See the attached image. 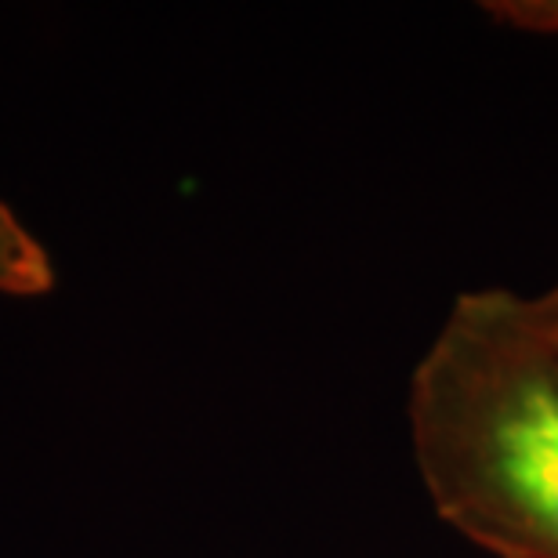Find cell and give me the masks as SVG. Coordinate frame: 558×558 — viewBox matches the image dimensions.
I'll return each instance as SVG.
<instances>
[{"mask_svg":"<svg viewBox=\"0 0 558 558\" xmlns=\"http://www.w3.org/2000/svg\"><path fill=\"white\" fill-rule=\"evenodd\" d=\"M526 308H530L533 327L541 333V341L548 344V352L558 363V279L544 290H537V294H526Z\"/></svg>","mask_w":558,"mask_h":558,"instance_id":"4","label":"cell"},{"mask_svg":"<svg viewBox=\"0 0 558 558\" xmlns=\"http://www.w3.org/2000/svg\"><path fill=\"white\" fill-rule=\"evenodd\" d=\"M54 262L44 240L33 232L19 210L0 199V294L40 298L54 290Z\"/></svg>","mask_w":558,"mask_h":558,"instance_id":"2","label":"cell"},{"mask_svg":"<svg viewBox=\"0 0 558 558\" xmlns=\"http://www.w3.org/2000/svg\"><path fill=\"white\" fill-rule=\"evenodd\" d=\"M483 8L500 26L558 37V0H489Z\"/></svg>","mask_w":558,"mask_h":558,"instance_id":"3","label":"cell"},{"mask_svg":"<svg viewBox=\"0 0 558 558\" xmlns=\"http://www.w3.org/2000/svg\"><path fill=\"white\" fill-rule=\"evenodd\" d=\"M410 450L435 515L494 558H558V363L526 294L450 301L407 388Z\"/></svg>","mask_w":558,"mask_h":558,"instance_id":"1","label":"cell"}]
</instances>
